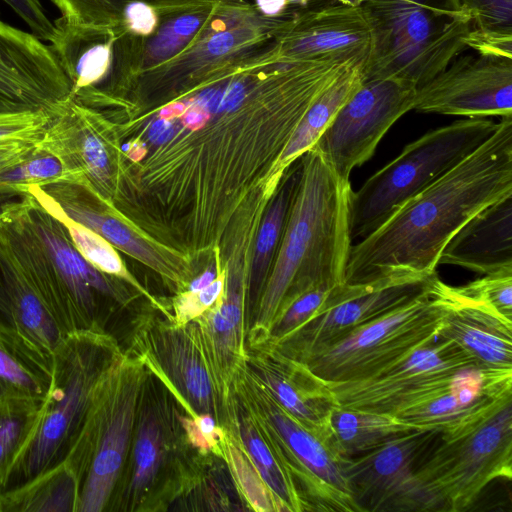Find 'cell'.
Segmentation results:
<instances>
[{"label":"cell","mask_w":512,"mask_h":512,"mask_svg":"<svg viewBox=\"0 0 512 512\" xmlns=\"http://www.w3.org/2000/svg\"><path fill=\"white\" fill-rule=\"evenodd\" d=\"M121 354L106 333L74 332L59 342L52 353V381L38 423L0 482L1 493L64 461L98 384Z\"/></svg>","instance_id":"cell-4"},{"label":"cell","mask_w":512,"mask_h":512,"mask_svg":"<svg viewBox=\"0 0 512 512\" xmlns=\"http://www.w3.org/2000/svg\"><path fill=\"white\" fill-rule=\"evenodd\" d=\"M471 16L472 28L512 35V0H459Z\"/></svg>","instance_id":"cell-41"},{"label":"cell","mask_w":512,"mask_h":512,"mask_svg":"<svg viewBox=\"0 0 512 512\" xmlns=\"http://www.w3.org/2000/svg\"><path fill=\"white\" fill-rule=\"evenodd\" d=\"M0 249L24 273L64 336L109 334L112 305L125 300L116 277L86 261L62 222L30 193L0 204Z\"/></svg>","instance_id":"cell-3"},{"label":"cell","mask_w":512,"mask_h":512,"mask_svg":"<svg viewBox=\"0 0 512 512\" xmlns=\"http://www.w3.org/2000/svg\"><path fill=\"white\" fill-rule=\"evenodd\" d=\"M458 298L484 305L512 321V269L485 274L461 287H451Z\"/></svg>","instance_id":"cell-39"},{"label":"cell","mask_w":512,"mask_h":512,"mask_svg":"<svg viewBox=\"0 0 512 512\" xmlns=\"http://www.w3.org/2000/svg\"><path fill=\"white\" fill-rule=\"evenodd\" d=\"M512 193V117L458 165L352 244L345 283L400 273L430 275L453 235L476 213Z\"/></svg>","instance_id":"cell-1"},{"label":"cell","mask_w":512,"mask_h":512,"mask_svg":"<svg viewBox=\"0 0 512 512\" xmlns=\"http://www.w3.org/2000/svg\"><path fill=\"white\" fill-rule=\"evenodd\" d=\"M472 367L479 366L454 342L436 336L371 377L324 382L340 407L394 416L436 394L459 372Z\"/></svg>","instance_id":"cell-13"},{"label":"cell","mask_w":512,"mask_h":512,"mask_svg":"<svg viewBox=\"0 0 512 512\" xmlns=\"http://www.w3.org/2000/svg\"><path fill=\"white\" fill-rule=\"evenodd\" d=\"M40 205L62 222L75 248L86 261L107 275L133 282L115 247L105 238L71 219L57 208L50 205Z\"/></svg>","instance_id":"cell-36"},{"label":"cell","mask_w":512,"mask_h":512,"mask_svg":"<svg viewBox=\"0 0 512 512\" xmlns=\"http://www.w3.org/2000/svg\"><path fill=\"white\" fill-rule=\"evenodd\" d=\"M250 371L288 413L305 426L334 436L330 414L338 406L323 380L303 363L270 351V360H256Z\"/></svg>","instance_id":"cell-24"},{"label":"cell","mask_w":512,"mask_h":512,"mask_svg":"<svg viewBox=\"0 0 512 512\" xmlns=\"http://www.w3.org/2000/svg\"><path fill=\"white\" fill-rule=\"evenodd\" d=\"M227 432L228 439H225L224 434L221 450L229 461L235 479L247 501L255 510L280 511L276 500L260 479L241 445L229 431Z\"/></svg>","instance_id":"cell-38"},{"label":"cell","mask_w":512,"mask_h":512,"mask_svg":"<svg viewBox=\"0 0 512 512\" xmlns=\"http://www.w3.org/2000/svg\"><path fill=\"white\" fill-rule=\"evenodd\" d=\"M52 372V355L16 328L0 324V401L14 398L44 401Z\"/></svg>","instance_id":"cell-27"},{"label":"cell","mask_w":512,"mask_h":512,"mask_svg":"<svg viewBox=\"0 0 512 512\" xmlns=\"http://www.w3.org/2000/svg\"><path fill=\"white\" fill-rule=\"evenodd\" d=\"M40 204L50 205L105 238L112 246L160 273H169L152 243L131 229L111 204L82 184L58 182L27 188Z\"/></svg>","instance_id":"cell-21"},{"label":"cell","mask_w":512,"mask_h":512,"mask_svg":"<svg viewBox=\"0 0 512 512\" xmlns=\"http://www.w3.org/2000/svg\"><path fill=\"white\" fill-rule=\"evenodd\" d=\"M467 48L477 54L512 58V35L482 32L471 28L466 38Z\"/></svg>","instance_id":"cell-45"},{"label":"cell","mask_w":512,"mask_h":512,"mask_svg":"<svg viewBox=\"0 0 512 512\" xmlns=\"http://www.w3.org/2000/svg\"><path fill=\"white\" fill-rule=\"evenodd\" d=\"M71 84L49 45L0 18V112H60Z\"/></svg>","instance_id":"cell-19"},{"label":"cell","mask_w":512,"mask_h":512,"mask_svg":"<svg viewBox=\"0 0 512 512\" xmlns=\"http://www.w3.org/2000/svg\"><path fill=\"white\" fill-rule=\"evenodd\" d=\"M225 429L237 431L233 433L229 430L276 500L280 511H307L306 504L274 441L246 406L244 411L241 409L235 396L229 423Z\"/></svg>","instance_id":"cell-25"},{"label":"cell","mask_w":512,"mask_h":512,"mask_svg":"<svg viewBox=\"0 0 512 512\" xmlns=\"http://www.w3.org/2000/svg\"><path fill=\"white\" fill-rule=\"evenodd\" d=\"M220 4L161 16L155 31L145 37L125 32L123 59L130 88L142 72L180 53L213 17Z\"/></svg>","instance_id":"cell-26"},{"label":"cell","mask_w":512,"mask_h":512,"mask_svg":"<svg viewBox=\"0 0 512 512\" xmlns=\"http://www.w3.org/2000/svg\"><path fill=\"white\" fill-rule=\"evenodd\" d=\"M275 42L283 61L356 58L368 66L373 50L361 0H316L296 11Z\"/></svg>","instance_id":"cell-18"},{"label":"cell","mask_w":512,"mask_h":512,"mask_svg":"<svg viewBox=\"0 0 512 512\" xmlns=\"http://www.w3.org/2000/svg\"><path fill=\"white\" fill-rule=\"evenodd\" d=\"M334 287L316 286L286 301L279 309L264 344L273 347L307 323L321 309Z\"/></svg>","instance_id":"cell-37"},{"label":"cell","mask_w":512,"mask_h":512,"mask_svg":"<svg viewBox=\"0 0 512 512\" xmlns=\"http://www.w3.org/2000/svg\"><path fill=\"white\" fill-rule=\"evenodd\" d=\"M301 174L273 268L260 298L249 343L263 345L281 306L310 288L345 283L352 246L350 180L339 177L310 149L300 157Z\"/></svg>","instance_id":"cell-2"},{"label":"cell","mask_w":512,"mask_h":512,"mask_svg":"<svg viewBox=\"0 0 512 512\" xmlns=\"http://www.w3.org/2000/svg\"><path fill=\"white\" fill-rule=\"evenodd\" d=\"M225 285V276L218 275L207 287L196 293L186 292L175 301V315L172 317L177 323L185 324L201 316L219 300Z\"/></svg>","instance_id":"cell-42"},{"label":"cell","mask_w":512,"mask_h":512,"mask_svg":"<svg viewBox=\"0 0 512 512\" xmlns=\"http://www.w3.org/2000/svg\"><path fill=\"white\" fill-rule=\"evenodd\" d=\"M0 324L15 328L9 300L0 273Z\"/></svg>","instance_id":"cell-49"},{"label":"cell","mask_w":512,"mask_h":512,"mask_svg":"<svg viewBox=\"0 0 512 512\" xmlns=\"http://www.w3.org/2000/svg\"><path fill=\"white\" fill-rule=\"evenodd\" d=\"M79 482L62 462L25 484L1 493V512H76Z\"/></svg>","instance_id":"cell-31"},{"label":"cell","mask_w":512,"mask_h":512,"mask_svg":"<svg viewBox=\"0 0 512 512\" xmlns=\"http://www.w3.org/2000/svg\"><path fill=\"white\" fill-rule=\"evenodd\" d=\"M439 264L484 275L512 269V193L470 218L446 244Z\"/></svg>","instance_id":"cell-23"},{"label":"cell","mask_w":512,"mask_h":512,"mask_svg":"<svg viewBox=\"0 0 512 512\" xmlns=\"http://www.w3.org/2000/svg\"><path fill=\"white\" fill-rule=\"evenodd\" d=\"M413 110L468 118L512 117V58L456 57L417 89Z\"/></svg>","instance_id":"cell-16"},{"label":"cell","mask_w":512,"mask_h":512,"mask_svg":"<svg viewBox=\"0 0 512 512\" xmlns=\"http://www.w3.org/2000/svg\"><path fill=\"white\" fill-rule=\"evenodd\" d=\"M29 26L31 33L41 41H51L55 26L44 13L40 0H3Z\"/></svg>","instance_id":"cell-43"},{"label":"cell","mask_w":512,"mask_h":512,"mask_svg":"<svg viewBox=\"0 0 512 512\" xmlns=\"http://www.w3.org/2000/svg\"><path fill=\"white\" fill-rule=\"evenodd\" d=\"M373 50L363 80L395 77L417 89L467 49L470 14L459 0H361Z\"/></svg>","instance_id":"cell-5"},{"label":"cell","mask_w":512,"mask_h":512,"mask_svg":"<svg viewBox=\"0 0 512 512\" xmlns=\"http://www.w3.org/2000/svg\"><path fill=\"white\" fill-rule=\"evenodd\" d=\"M295 13L267 17L249 0L220 4L180 53L137 77L121 109L154 110L186 94L220 68L268 51Z\"/></svg>","instance_id":"cell-6"},{"label":"cell","mask_w":512,"mask_h":512,"mask_svg":"<svg viewBox=\"0 0 512 512\" xmlns=\"http://www.w3.org/2000/svg\"><path fill=\"white\" fill-rule=\"evenodd\" d=\"M245 283L232 275L214 306L194 319L211 367L224 391L232 396L246 369Z\"/></svg>","instance_id":"cell-22"},{"label":"cell","mask_w":512,"mask_h":512,"mask_svg":"<svg viewBox=\"0 0 512 512\" xmlns=\"http://www.w3.org/2000/svg\"><path fill=\"white\" fill-rule=\"evenodd\" d=\"M447 305L432 285L424 294L356 327L302 361L325 382L371 377L435 339Z\"/></svg>","instance_id":"cell-11"},{"label":"cell","mask_w":512,"mask_h":512,"mask_svg":"<svg viewBox=\"0 0 512 512\" xmlns=\"http://www.w3.org/2000/svg\"><path fill=\"white\" fill-rule=\"evenodd\" d=\"M218 276L215 268H209L201 275L193 279L189 285L187 292L196 293L210 285Z\"/></svg>","instance_id":"cell-48"},{"label":"cell","mask_w":512,"mask_h":512,"mask_svg":"<svg viewBox=\"0 0 512 512\" xmlns=\"http://www.w3.org/2000/svg\"><path fill=\"white\" fill-rule=\"evenodd\" d=\"M0 512H1V492H0Z\"/></svg>","instance_id":"cell-50"},{"label":"cell","mask_w":512,"mask_h":512,"mask_svg":"<svg viewBox=\"0 0 512 512\" xmlns=\"http://www.w3.org/2000/svg\"><path fill=\"white\" fill-rule=\"evenodd\" d=\"M432 288L447 305L437 336L454 342L481 368L512 370V321L456 297L438 276Z\"/></svg>","instance_id":"cell-20"},{"label":"cell","mask_w":512,"mask_h":512,"mask_svg":"<svg viewBox=\"0 0 512 512\" xmlns=\"http://www.w3.org/2000/svg\"><path fill=\"white\" fill-rule=\"evenodd\" d=\"M145 365L121 354L98 384L65 462L79 482L76 512L111 510L147 381Z\"/></svg>","instance_id":"cell-7"},{"label":"cell","mask_w":512,"mask_h":512,"mask_svg":"<svg viewBox=\"0 0 512 512\" xmlns=\"http://www.w3.org/2000/svg\"><path fill=\"white\" fill-rule=\"evenodd\" d=\"M437 273H400L359 284L342 283L307 323L269 351L302 361L356 327L427 292Z\"/></svg>","instance_id":"cell-14"},{"label":"cell","mask_w":512,"mask_h":512,"mask_svg":"<svg viewBox=\"0 0 512 512\" xmlns=\"http://www.w3.org/2000/svg\"><path fill=\"white\" fill-rule=\"evenodd\" d=\"M330 426L341 453L354 457L387 441L422 428L393 415L336 406L330 414ZM435 429V428H434Z\"/></svg>","instance_id":"cell-32"},{"label":"cell","mask_w":512,"mask_h":512,"mask_svg":"<svg viewBox=\"0 0 512 512\" xmlns=\"http://www.w3.org/2000/svg\"><path fill=\"white\" fill-rule=\"evenodd\" d=\"M0 273L15 328L42 351L52 355L65 336L24 273L1 249Z\"/></svg>","instance_id":"cell-30"},{"label":"cell","mask_w":512,"mask_h":512,"mask_svg":"<svg viewBox=\"0 0 512 512\" xmlns=\"http://www.w3.org/2000/svg\"><path fill=\"white\" fill-rule=\"evenodd\" d=\"M366 66L353 63L337 76L306 110L272 168L276 182L295 161L309 151L341 107L363 82Z\"/></svg>","instance_id":"cell-28"},{"label":"cell","mask_w":512,"mask_h":512,"mask_svg":"<svg viewBox=\"0 0 512 512\" xmlns=\"http://www.w3.org/2000/svg\"><path fill=\"white\" fill-rule=\"evenodd\" d=\"M58 182L82 184L79 176L61 159L36 143L26 159L0 173V204L8 197L23 195L32 185Z\"/></svg>","instance_id":"cell-34"},{"label":"cell","mask_w":512,"mask_h":512,"mask_svg":"<svg viewBox=\"0 0 512 512\" xmlns=\"http://www.w3.org/2000/svg\"><path fill=\"white\" fill-rule=\"evenodd\" d=\"M44 401H0V482L34 431Z\"/></svg>","instance_id":"cell-35"},{"label":"cell","mask_w":512,"mask_h":512,"mask_svg":"<svg viewBox=\"0 0 512 512\" xmlns=\"http://www.w3.org/2000/svg\"><path fill=\"white\" fill-rule=\"evenodd\" d=\"M160 17L157 10L145 3H131L124 8L119 26L132 35L145 37L155 31Z\"/></svg>","instance_id":"cell-44"},{"label":"cell","mask_w":512,"mask_h":512,"mask_svg":"<svg viewBox=\"0 0 512 512\" xmlns=\"http://www.w3.org/2000/svg\"><path fill=\"white\" fill-rule=\"evenodd\" d=\"M227 1L231 0H52L67 23L109 28L119 26L124 8L131 3H145L165 16Z\"/></svg>","instance_id":"cell-33"},{"label":"cell","mask_w":512,"mask_h":512,"mask_svg":"<svg viewBox=\"0 0 512 512\" xmlns=\"http://www.w3.org/2000/svg\"><path fill=\"white\" fill-rule=\"evenodd\" d=\"M234 394L274 441L307 511L359 512L343 470L347 457L335 436L321 434L288 413L248 366L237 380Z\"/></svg>","instance_id":"cell-10"},{"label":"cell","mask_w":512,"mask_h":512,"mask_svg":"<svg viewBox=\"0 0 512 512\" xmlns=\"http://www.w3.org/2000/svg\"><path fill=\"white\" fill-rule=\"evenodd\" d=\"M487 118H468L432 130L406 145L386 166L351 191V242L378 229L401 205L482 145L497 129Z\"/></svg>","instance_id":"cell-9"},{"label":"cell","mask_w":512,"mask_h":512,"mask_svg":"<svg viewBox=\"0 0 512 512\" xmlns=\"http://www.w3.org/2000/svg\"><path fill=\"white\" fill-rule=\"evenodd\" d=\"M438 437L414 470V512L465 511L490 482L512 478V394L471 428Z\"/></svg>","instance_id":"cell-8"},{"label":"cell","mask_w":512,"mask_h":512,"mask_svg":"<svg viewBox=\"0 0 512 512\" xmlns=\"http://www.w3.org/2000/svg\"><path fill=\"white\" fill-rule=\"evenodd\" d=\"M138 359L181 402L191 417L209 414L224 429L233 396L219 383L196 322L150 319L138 325L134 336Z\"/></svg>","instance_id":"cell-12"},{"label":"cell","mask_w":512,"mask_h":512,"mask_svg":"<svg viewBox=\"0 0 512 512\" xmlns=\"http://www.w3.org/2000/svg\"><path fill=\"white\" fill-rule=\"evenodd\" d=\"M440 432L422 428L347 457L344 474L359 512H414L413 474Z\"/></svg>","instance_id":"cell-17"},{"label":"cell","mask_w":512,"mask_h":512,"mask_svg":"<svg viewBox=\"0 0 512 512\" xmlns=\"http://www.w3.org/2000/svg\"><path fill=\"white\" fill-rule=\"evenodd\" d=\"M146 385V383H145ZM156 402L142 393L132 438V467L126 498L138 505L156 484L167 453V421Z\"/></svg>","instance_id":"cell-29"},{"label":"cell","mask_w":512,"mask_h":512,"mask_svg":"<svg viewBox=\"0 0 512 512\" xmlns=\"http://www.w3.org/2000/svg\"><path fill=\"white\" fill-rule=\"evenodd\" d=\"M417 88L388 77L363 80L311 148L342 179L369 160L389 128L413 110Z\"/></svg>","instance_id":"cell-15"},{"label":"cell","mask_w":512,"mask_h":512,"mask_svg":"<svg viewBox=\"0 0 512 512\" xmlns=\"http://www.w3.org/2000/svg\"><path fill=\"white\" fill-rule=\"evenodd\" d=\"M35 145L24 142L0 144V173L26 159Z\"/></svg>","instance_id":"cell-46"},{"label":"cell","mask_w":512,"mask_h":512,"mask_svg":"<svg viewBox=\"0 0 512 512\" xmlns=\"http://www.w3.org/2000/svg\"><path fill=\"white\" fill-rule=\"evenodd\" d=\"M155 114L148 131V139L152 144H164L169 141L174 133V125L172 121L164 116L158 115L154 112H147ZM146 114V113H144Z\"/></svg>","instance_id":"cell-47"},{"label":"cell","mask_w":512,"mask_h":512,"mask_svg":"<svg viewBox=\"0 0 512 512\" xmlns=\"http://www.w3.org/2000/svg\"><path fill=\"white\" fill-rule=\"evenodd\" d=\"M58 114L46 110L0 112V144L39 142Z\"/></svg>","instance_id":"cell-40"}]
</instances>
